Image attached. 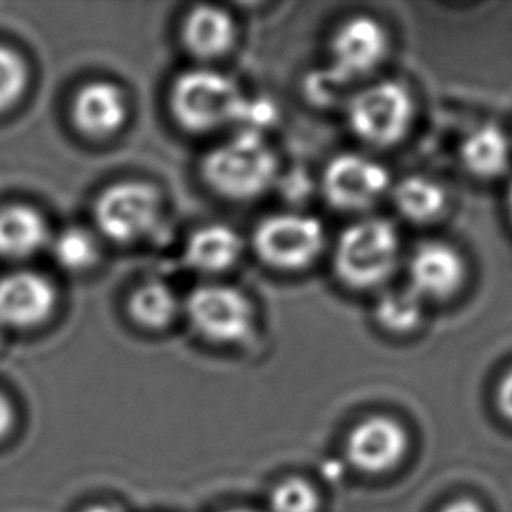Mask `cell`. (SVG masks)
<instances>
[{
  "instance_id": "1",
  "label": "cell",
  "mask_w": 512,
  "mask_h": 512,
  "mask_svg": "<svg viewBox=\"0 0 512 512\" xmlns=\"http://www.w3.org/2000/svg\"><path fill=\"white\" fill-rule=\"evenodd\" d=\"M201 172L215 193L250 200L270 189L277 177V156L263 135L240 132L205 156Z\"/></svg>"
},
{
  "instance_id": "2",
  "label": "cell",
  "mask_w": 512,
  "mask_h": 512,
  "mask_svg": "<svg viewBox=\"0 0 512 512\" xmlns=\"http://www.w3.org/2000/svg\"><path fill=\"white\" fill-rule=\"evenodd\" d=\"M401 256V236L392 222L366 219L343 231L334 249V270L353 289H373L392 277Z\"/></svg>"
},
{
  "instance_id": "3",
  "label": "cell",
  "mask_w": 512,
  "mask_h": 512,
  "mask_svg": "<svg viewBox=\"0 0 512 512\" xmlns=\"http://www.w3.org/2000/svg\"><path fill=\"white\" fill-rule=\"evenodd\" d=\"M243 100L240 86L231 77L217 70L198 69L177 77L170 107L182 128L207 133L236 121Z\"/></svg>"
},
{
  "instance_id": "4",
  "label": "cell",
  "mask_w": 512,
  "mask_h": 512,
  "mask_svg": "<svg viewBox=\"0 0 512 512\" xmlns=\"http://www.w3.org/2000/svg\"><path fill=\"white\" fill-rule=\"evenodd\" d=\"M160 219V193L142 180H125L109 186L95 203L98 229L112 242L144 240L158 228Z\"/></svg>"
},
{
  "instance_id": "5",
  "label": "cell",
  "mask_w": 512,
  "mask_h": 512,
  "mask_svg": "<svg viewBox=\"0 0 512 512\" xmlns=\"http://www.w3.org/2000/svg\"><path fill=\"white\" fill-rule=\"evenodd\" d=\"M415 105L404 84L383 81L353 97L348 121L353 133L373 146H392L404 139L413 123Z\"/></svg>"
},
{
  "instance_id": "6",
  "label": "cell",
  "mask_w": 512,
  "mask_h": 512,
  "mask_svg": "<svg viewBox=\"0 0 512 512\" xmlns=\"http://www.w3.org/2000/svg\"><path fill=\"white\" fill-rule=\"evenodd\" d=\"M187 317L196 333L212 343H240L256 326V310L250 299L231 285L196 287L187 299Z\"/></svg>"
},
{
  "instance_id": "7",
  "label": "cell",
  "mask_w": 512,
  "mask_h": 512,
  "mask_svg": "<svg viewBox=\"0 0 512 512\" xmlns=\"http://www.w3.org/2000/svg\"><path fill=\"white\" fill-rule=\"evenodd\" d=\"M254 247L264 263L277 270H303L322 254L326 231L310 215H271L256 229Z\"/></svg>"
},
{
  "instance_id": "8",
  "label": "cell",
  "mask_w": 512,
  "mask_h": 512,
  "mask_svg": "<svg viewBox=\"0 0 512 512\" xmlns=\"http://www.w3.org/2000/svg\"><path fill=\"white\" fill-rule=\"evenodd\" d=\"M322 187L327 201L345 212L371 208L390 187L387 168L362 154L336 156L324 172Z\"/></svg>"
},
{
  "instance_id": "9",
  "label": "cell",
  "mask_w": 512,
  "mask_h": 512,
  "mask_svg": "<svg viewBox=\"0 0 512 512\" xmlns=\"http://www.w3.org/2000/svg\"><path fill=\"white\" fill-rule=\"evenodd\" d=\"M387 51L385 28L369 16H355L334 34L331 44L334 74L341 81L367 76L380 67Z\"/></svg>"
},
{
  "instance_id": "10",
  "label": "cell",
  "mask_w": 512,
  "mask_h": 512,
  "mask_svg": "<svg viewBox=\"0 0 512 512\" xmlns=\"http://www.w3.org/2000/svg\"><path fill=\"white\" fill-rule=\"evenodd\" d=\"M56 292L48 278L20 271L0 278V326L27 329L53 313Z\"/></svg>"
},
{
  "instance_id": "11",
  "label": "cell",
  "mask_w": 512,
  "mask_h": 512,
  "mask_svg": "<svg viewBox=\"0 0 512 512\" xmlns=\"http://www.w3.org/2000/svg\"><path fill=\"white\" fill-rule=\"evenodd\" d=\"M408 436L399 423L373 416L359 423L346 441V457L359 471L380 474L401 462Z\"/></svg>"
},
{
  "instance_id": "12",
  "label": "cell",
  "mask_w": 512,
  "mask_h": 512,
  "mask_svg": "<svg viewBox=\"0 0 512 512\" xmlns=\"http://www.w3.org/2000/svg\"><path fill=\"white\" fill-rule=\"evenodd\" d=\"M409 278L422 299L450 298L464 284V259L446 243H422L409 261Z\"/></svg>"
},
{
  "instance_id": "13",
  "label": "cell",
  "mask_w": 512,
  "mask_h": 512,
  "mask_svg": "<svg viewBox=\"0 0 512 512\" xmlns=\"http://www.w3.org/2000/svg\"><path fill=\"white\" fill-rule=\"evenodd\" d=\"M77 130L91 139H107L125 126L128 100L118 84L93 81L77 91L72 104Z\"/></svg>"
},
{
  "instance_id": "14",
  "label": "cell",
  "mask_w": 512,
  "mask_h": 512,
  "mask_svg": "<svg viewBox=\"0 0 512 512\" xmlns=\"http://www.w3.org/2000/svg\"><path fill=\"white\" fill-rule=\"evenodd\" d=\"M235 39V21L221 7H194L182 27V41L189 53L203 60L226 55Z\"/></svg>"
},
{
  "instance_id": "15",
  "label": "cell",
  "mask_w": 512,
  "mask_h": 512,
  "mask_svg": "<svg viewBox=\"0 0 512 512\" xmlns=\"http://www.w3.org/2000/svg\"><path fill=\"white\" fill-rule=\"evenodd\" d=\"M243 254L242 236L226 224L196 229L186 245V263L200 273H222L233 268Z\"/></svg>"
},
{
  "instance_id": "16",
  "label": "cell",
  "mask_w": 512,
  "mask_h": 512,
  "mask_svg": "<svg viewBox=\"0 0 512 512\" xmlns=\"http://www.w3.org/2000/svg\"><path fill=\"white\" fill-rule=\"evenodd\" d=\"M48 242V226L34 208L14 207L0 210V256L25 259L34 256Z\"/></svg>"
},
{
  "instance_id": "17",
  "label": "cell",
  "mask_w": 512,
  "mask_h": 512,
  "mask_svg": "<svg viewBox=\"0 0 512 512\" xmlns=\"http://www.w3.org/2000/svg\"><path fill=\"white\" fill-rule=\"evenodd\" d=\"M460 156L469 172L483 179H492L509 167L511 146L499 126L483 125L465 137Z\"/></svg>"
},
{
  "instance_id": "18",
  "label": "cell",
  "mask_w": 512,
  "mask_h": 512,
  "mask_svg": "<svg viewBox=\"0 0 512 512\" xmlns=\"http://www.w3.org/2000/svg\"><path fill=\"white\" fill-rule=\"evenodd\" d=\"M394 203L404 219L416 224H427L441 217L448 196L436 180L413 175L401 180L399 186L395 187Z\"/></svg>"
},
{
  "instance_id": "19",
  "label": "cell",
  "mask_w": 512,
  "mask_h": 512,
  "mask_svg": "<svg viewBox=\"0 0 512 512\" xmlns=\"http://www.w3.org/2000/svg\"><path fill=\"white\" fill-rule=\"evenodd\" d=\"M128 310L135 324L149 331H160L175 320L180 303L170 285L161 280H149L133 291Z\"/></svg>"
},
{
  "instance_id": "20",
  "label": "cell",
  "mask_w": 512,
  "mask_h": 512,
  "mask_svg": "<svg viewBox=\"0 0 512 512\" xmlns=\"http://www.w3.org/2000/svg\"><path fill=\"white\" fill-rule=\"evenodd\" d=\"M422 301L411 289H392L385 292L376 305L378 324L395 334L415 331L422 320Z\"/></svg>"
},
{
  "instance_id": "21",
  "label": "cell",
  "mask_w": 512,
  "mask_h": 512,
  "mask_svg": "<svg viewBox=\"0 0 512 512\" xmlns=\"http://www.w3.org/2000/svg\"><path fill=\"white\" fill-rule=\"evenodd\" d=\"M53 256L63 270L86 271L100 257L97 238L83 228H69L53 242Z\"/></svg>"
},
{
  "instance_id": "22",
  "label": "cell",
  "mask_w": 512,
  "mask_h": 512,
  "mask_svg": "<svg viewBox=\"0 0 512 512\" xmlns=\"http://www.w3.org/2000/svg\"><path fill=\"white\" fill-rule=\"evenodd\" d=\"M27 65L16 51L0 46V112L11 109L27 88Z\"/></svg>"
},
{
  "instance_id": "23",
  "label": "cell",
  "mask_w": 512,
  "mask_h": 512,
  "mask_svg": "<svg viewBox=\"0 0 512 512\" xmlns=\"http://www.w3.org/2000/svg\"><path fill=\"white\" fill-rule=\"evenodd\" d=\"M271 511L315 512L317 511V493L303 479H287L271 493Z\"/></svg>"
},
{
  "instance_id": "24",
  "label": "cell",
  "mask_w": 512,
  "mask_h": 512,
  "mask_svg": "<svg viewBox=\"0 0 512 512\" xmlns=\"http://www.w3.org/2000/svg\"><path fill=\"white\" fill-rule=\"evenodd\" d=\"M499 408L507 418L512 420V371L507 373L499 387Z\"/></svg>"
},
{
  "instance_id": "25",
  "label": "cell",
  "mask_w": 512,
  "mask_h": 512,
  "mask_svg": "<svg viewBox=\"0 0 512 512\" xmlns=\"http://www.w3.org/2000/svg\"><path fill=\"white\" fill-rule=\"evenodd\" d=\"M14 423V411L11 402L4 394H0V439L7 436Z\"/></svg>"
},
{
  "instance_id": "26",
  "label": "cell",
  "mask_w": 512,
  "mask_h": 512,
  "mask_svg": "<svg viewBox=\"0 0 512 512\" xmlns=\"http://www.w3.org/2000/svg\"><path fill=\"white\" fill-rule=\"evenodd\" d=\"M441 512H483V509L476 502H472V500H457V502H453L450 506L444 507Z\"/></svg>"
},
{
  "instance_id": "27",
  "label": "cell",
  "mask_w": 512,
  "mask_h": 512,
  "mask_svg": "<svg viewBox=\"0 0 512 512\" xmlns=\"http://www.w3.org/2000/svg\"><path fill=\"white\" fill-rule=\"evenodd\" d=\"M84 512H121L116 507L112 506H93L90 509H86Z\"/></svg>"
},
{
  "instance_id": "28",
  "label": "cell",
  "mask_w": 512,
  "mask_h": 512,
  "mask_svg": "<svg viewBox=\"0 0 512 512\" xmlns=\"http://www.w3.org/2000/svg\"><path fill=\"white\" fill-rule=\"evenodd\" d=\"M507 201H509V214H511L512 219V184L511 187H509V198H507Z\"/></svg>"
},
{
  "instance_id": "29",
  "label": "cell",
  "mask_w": 512,
  "mask_h": 512,
  "mask_svg": "<svg viewBox=\"0 0 512 512\" xmlns=\"http://www.w3.org/2000/svg\"><path fill=\"white\" fill-rule=\"evenodd\" d=\"M228 512H254V511H245V509H235V511H228Z\"/></svg>"
}]
</instances>
